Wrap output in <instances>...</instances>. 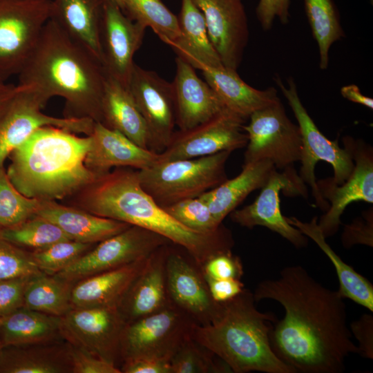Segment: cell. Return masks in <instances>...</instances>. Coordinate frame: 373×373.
Listing matches in <instances>:
<instances>
[{"instance_id":"6da1fadb","label":"cell","mask_w":373,"mask_h":373,"mask_svg":"<svg viewBox=\"0 0 373 373\" xmlns=\"http://www.w3.org/2000/svg\"><path fill=\"white\" fill-rule=\"evenodd\" d=\"M256 301L271 299L285 309L269 339L276 356L296 373H341L346 358L358 354L347 325L344 298L316 280L300 265L283 268L276 279L260 282Z\"/></svg>"},{"instance_id":"7a4b0ae2","label":"cell","mask_w":373,"mask_h":373,"mask_svg":"<svg viewBox=\"0 0 373 373\" xmlns=\"http://www.w3.org/2000/svg\"><path fill=\"white\" fill-rule=\"evenodd\" d=\"M83 207L95 215L137 226L182 248L202 269L213 256L231 250L234 240L224 225L202 233L185 227L142 188L137 170L115 169L97 178L84 189Z\"/></svg>"},{"instance_id":"3957f363","label":"cell","mask_w":373,"mask_h":373,"mask_svg":"<svg viewBox=\"0 0 373 373\" xmlns=\"http://www.w3.org/2000/svg\"><path fill=\"white\" fill-rule=\"evenodd\" d=\"M106 75L97 57L49 19L18 74V84L35 89L48 100L64 98L66 117L100 122Z\"/></svg>"},{"instance_id":"277c9868","label":"cell","mask_w":373,"mask_h":373,"mask_svg":"<svg viewBox=\"0 0 373 373\" xmlns=\"http://www.w3.org/2000/svg\"><path fill=\"white\" fill-rule=\"evenodd\" d=\"M91 142L90 135L80 137L52 126L40 128L11 152L7 175L28 198L62 199L99 177L85 164Z\"/></svg>"},{"instance_id":"5b68a950","label":"cell","mask_w":373,"mask_h":373,"mask_svg":"<svg viewBox=\"0 0 373 373\" xmlns=\"http://www.w3.org/2000/svg\"><path fill=\"white\" fill-rule=\"evenodd\" d=\"M253 292L244 288L223 302L221 315L207 325H195L191 336L222 359L234 373L253 371L296 373L273 351L270 332L277 317L256 307Z\"/></svg>"},{"instance_id":"8992f818","label":"cell","mask_w":373,"mask_h":373,"mask_svg":"<svg viewBox=\"0 0 373 373\" xmlns=\"http://www.w3.org/2000/svg\"><path fill=\"white\" fill-rule=\"evenodd\" d=\"M231 153L157 162L137 170L140 185L162 208L199 197L228 179L225 166Z\"/></svg>"},{"instance_id":"52a82bcc","label":"cell","mask_w":373,"mask_h":373,"mask_svg":"<svg viewBox=\"0 0 373 373\" xmlns=\"http://www.w3.org/2000/svg\"><path fill=\"white\" fill-rule=\"evenodd\" d=\"M275 82L294 112L300 131L303 153L299 176L311 187L316 206L326 211L329 203L318 191L315 177L316 164L320 160L329 163L334 170L333 182L341 184L350 176L354 166L350 148L343 141L345 148L342 149L338 140H329L320 131L303 105L292 78L288 79V87L278 77H276Z\"/></svg>"},{"instance_id":"ba28073f","label":"cell","mask_w":373,"mask_h":373,"mask_svg":"<svg viewBox=\"0 0 373 373\" xmlns=\"http://www.w3.org/2000/svg\"><path fill=\"white\" fill-rule=\"evenodd\" d=\"M51 0H0V80L18 75L50 17Z\"/></svg>"},{"instance_id":"9c48e42d","label":"cell","mask_w":373,"mask_h":373,"mask_svg":"<svg viewBox=\"0 0 373 373\" xmlns=\"http://www.w3.org/2000/svg\"><path fill=\"white\" fill-rule=\"evenodd\" d=\"M195 325L171 303L126 324L119 344L120 365L125 360L142 357L171 360Z\"/></svg>"},{"instance_id":"30bf717a","label":"cell","mask_w":373,"mask_h":373,"mask_svg":"<svg viewBox=\"0 0 373 373\" xmlns=\"http://www.w3.org/2000/svg\"><path fill=\"white\" fill-rule=\"evenodd\" d=\"M249 119L248 125L243 126L248 137L244 163L267 160L277 169H294L302 157L301 133L280 101L255 111Z\"/></svg>"},{"instance_id":"8fae6325","label":"cell","mask_w":373,"mask_h":373,"mask_svg":"<svg viewBox=\"0 0 373 373\" xmlns=\"http://www.w3.org/2000/svg\"><path fill=\"white\" fill-rule=\"evenodd\" d=\"M20 86L0 117V167L15 149L40 128L52 126L76 134H91L95 123L93 119L46 115L41 108L48 100L35 89Z\"/></svg>"},{"instance_id":"7c38bea8","label":"cell","mask_w":373,"mask_h":373,"mask_svg":"<svg viewBox=\"0 0 373 373\" xmlns=\"http://www.w3.org/2000/svg\"><path fill=\"white\" fill-rule=\"evenodd\" d=\"M172 244L166 238L131 225L108 238L83 254L55 276L73 284L148 256L158 247Z\"/></svg>"},{"instance_id":"4fadbf2b","label":"cell","mask_w":373,"mask_h":373,"mask_svg":"<svg viewBox=\"0 0 373 373\" xmlns=\"http://www.w3.org/2000/svg\"><path fill=\"white\" fill-rule=\"evenodd\" d=\"M246 119L224 108L211 119L187 130L174 131L157 162L194 158L246 147Z\"/></svg>"},{"instance_id":"5bb4252c","label":"cell","mask_w":373,"mask_h":373,"mask_svg":"<svg viewBox=\"0 0 373 373\" xmlns=\"http://www.w3.org/2000/svg\"><path fill=\"white\" fill-rule=\"evenodd\" d=\"M256 200L240 209L230 213L231 220L241 227L252 229L262 226L278 233L300 249L307 246V236L299 229L291 225L287 217L280 211L279 193L282 190L287 195L307 196V190L294 169L279 172L274 170L268 181L260 189Z\"/></svg>"},{"instance_id":"9a60e30c","label":"cell","mask_w":373,"mask_h":373,"mask_svg":"<svg viewBox=\"0 0 373 373\" xmlns=\"http://www.w3.org/2000/svg\"><path fill=\"white\" fill-rule=\"evenodd\" d=\"M125 325L117 307H72L61 317L64 339L117 367Z\"/></svg>"},{"instance_id":"2e32d148","label":"cell","mask_w":373,"mask_h":373,"mask_svg":"<svg viewBox=\"0 0 373 373\" xmlns=\"http://www.w3.org/2000/svg\"><path fill=\"white\" fill-rule=\"evenodd\" d=\"M171 245L166 258L169 298L196 325H209L221 315L222 303L213 300L202 269L190 256L175 249Z\"/></svg>"},{"instance_id":"e0dca14e","label":"cell","mask_w":373,"mask_h":373,"mask_svg":"<svg viewBox=\"0 0 373 373\" xmlns=\"http://www.w3.org/2000/svg\"><path fill=\"white\" fill-rule=\"evenodd\" d=\"M128 88L144 120L149 149L160 153L168 145L175 125L172 83L135 64Z\"/></svg>"},{"instance_id":"ac0fdd59","label":"cell","mask_w":373,"mask_h":373,"mask_svg":"<svg viewBox=\"0 0 373 373\" xmlns=\"http://www.w3.org/2000/svg\"><path fill=\"white\" fill-rule=\"evenodd\" d=\"M343 141L350 146L355 162L350 176L341 184L334 183L332 178L316 181L321 195L330 203L329 208L318 222L326 238L338 230L341 216L350 204L358 201L373 203L372 148L350 136L345 137Z\"/></svg>"},{"instance_id":"d6986e66","label":"cell","mask_w":373,"mask_h":373,"mask_svg":"<svg viewBox=\"0 0 373 373\" xmlns=\"http://www.w3.org/2000/svg\"><path fill=\"white\" fill-rule=\"evenodd\" d=\"M146 28L130 19L114 0H105L100 30L102 63L108 75L128 88Z\"/></svg>"},{"instance_id":"ffe728a7","label":"cell","mask_w":373,"mask_h":373,"mask_svg":"<svg viewBox=\"0 0 373 373\" xmlns=\"http://www.w3.org/2000/svg\"><path fill=\"white\" fill-rule=\"evenodd\" d=\"M202 12L210 41L223 66L237 70L249 39L240 0H193Z\"/></svg>"},{"instance_id":"44dd1931","label":"cell","mask_w":373,"mask_h":373,"mask_svg":"<svg viewBox=\"0 0 373 373\" xmlns=\"http://www.w3.org/2000/svg\"><path fill=\"white\" fill-rule=\"evenodd\" d=\"M175 64L172 82L175 124L184 131L206 122L225 107L211 86L197 75L195 68L179 57Z\"/></svg>"},{"instance_id":"7402d4cb","label":"cell","mask_w":373,"mask_h":373,"mask_svg":"<svg viewBox=\"0 0 373 373\" xmlns=\"http://www.w3.org/2000/svg\"><path fill=\"white\" fill-rule=\"evenodd\" d=\"M90 135L91 146L85 164L99 176L109 172L113 167L143 170L158 160L159 153L138 146L120 132L101 122L95 123Z\"/></svg>"},{"instance_id":"603a6c76","label":"cell","mask_w":373,"mask_h":373,"mask_svg":"<svg viewBox=\"0 0 373 373\" xmlns=\"http://www.w3.org/2000/svg\"><path fill=\"white\" fill-rule=\"evenodd\" d=\"M170 245H162L150 254L144 268L117 306L126 324L170 304L166 283V258Z\"/></svg>"},{"instance_id":"cb8c5ba5","label":"cell","mask_w":373,"mask_h":373,"mask_svg":"<svg viewBox=\"0 0 373 373\" xmlns=\"http://www.w3.org/2000/svg\"><path fill=\"white\" fill-rule=\"evenodd\" d=\"M149 256L75 283L71 291L72 307H117Z\"/></svg>"},{"instance_id":"d4e9b609","label":"cell","mask_w":373,"mask_h":373,"mask_svg":"<svg viewBox=\"0 0 373 373\" xmlns=\"http://www.w3.org/2000/svg\"><path fill=\"white\" fill-rule=\"evenodd\" d=\"M104 1L51 0L50 2V19L101 63L100 30Z\"/></svg>"},{"instance_id":"484cf974","label":"cell","mask_w":373,"mask_h":373,"mask_svg":"<svg viewBox=\"0 0 373 373\" xmlns=\"http://www.w3.org/2000/svg\"><path fill=\"white\" fill-rule=\"evenodd\" d=\"M59 227L71 240L96 244L126 229L128 223L101 217L87 211L41 200L36 214Z\"/></svg>"},{"instance_id":"4316f807","label":"cell","mask_w":373,"mask_h":373,"mask_svg":"<svg viewBox=\"0 0 373 373\" xmlns=\"http://www.w3.org/2000/svg\"><path fill=\"white\" fill-rule=\"evenodd\" d=\"M200 70L224 106L246 119L255 111L280 100L274 88L256 89L245 83L235 70L221 66L204 67Z\"/></svg>"},{"instance_id":"83f0119b","label":"cell","mask_w":373,"mask_h":373,"mask_svg":"<svg viewBox=\"0 0 373 373\" xmlns=\"http://www.w3.org/2000/svg\"><path fill=\"white\" fill-rule=\"evenodd\" d=\"M0 373H72L68 342L3 347Z\"/></svg>"},{"instance_id":"f1b7e54d","label":"cell","mask_w":373,"mask_h":373,"mask_svg":"<svg viewBox=\"0 0 373 373\" xmlns=\"http://www.w3.org/2000/svg\"><path fill=\"white\" fill-rule=\"evenodd\" d=\"M275 169L273 163L267 160L244 163L237 176L226 180L199 197L206 202L215 220L222 223L248 195L265 186Z\"/></svg>"},{"instance_id":"f546056e","label":"cell","mask_w":373,"mask_h":373,"mask_svg":"<svg viewBox=\"0 0 373 373\" xmlns=\"http://www.w3.org/2000/svg\"><path fill=\"white\" fill-rule=\"evenodd\" d=\"M101 123L149 149L144 120L127 87L107 74L101 104Z\"/></svg>"},{"instance_id":"4dcf8cb0","label":"cell","mask_w":373,"mask_h":373,"mask_svg":"<svg viewBox=\"0 0 373 373\" xmlns=\"http://www.w3.org/2000/svg\"><path fill=\"white\" fill-rule=\"evenodd\" d=\"M178 19L180 35L171 46L177 57L195 69L224 66L210 41L204 16L193 0H181Z\"/></svg>"},{"instance_id":"1f68e13d","label":"cell","mask_w":373,"mask_h":373,"mask_svg":"<svg viewBox=\"0 0 373 373\" xmlns=\"http://www.w3.org/2000/svg\"><path fill=\"white\" fill-rule=\"evenodd\" d=\"M0 337L3 347L62 340L61 317L22 307L1 318Z\"/></svg>"},{"instance_id":"d6a6232c","label":"cell","mask_w":373,"mask_h":373,"mask_svg":"<svg viewBox=\"0 0 373 373\" xmlns=\"http://www.w3.org/2000/svg\"><path fill=\"white\" fill-rule=\"evenodd\" d=\"M287 222L311 238L334 265L339 282L338 293L371 312H373V285L363 276L346 264L327 243L326 238L318 225L317 217L303 222L295 217H287Z\"/></svg>"},{"instance_id":"836d02e7","label":"cell","mask_w":373,"mask_h":373,"mask_svg":"<svg viewBox=\"0 0 373 373\" xmlns=\"http://www.w3.org/2000/svg\"><path fill=\"white\" fill-rule=\"evenodd\" d=\"M73 285L55 275L41 273L34 276L27 285L23 307L61 317L72 308Z\"/></svg>"},{"instance_id":"e575fe53","label":"cell","mask_w":373,"mask_h":373,"mask_svg":"<svg viewBox=\"0 0 373 373\" xmlns=\"http://www.w3.org/2000/svg\"><path fill=\"white\" fill-rule=\"evenodd\" d=\"M123 1V12L146 28H151L163 42L171 46L178 39V19L161 0Z\"/></svg>"},{"instance_id":"d590c367","label":"cell","mask_w":373,"mask_h":373,"mask_svg":"<svg viewBox=\"0 0 373 373\" xmlns=\"http://www.w3.org/2000/svg\"><path fill=\"white\" fill-rule=\"evenodd\" d=\"M305 10L319 49L320 68L327 69L329 50L344 37L338 15L332 0H304Z\"/></svg>"},{"instance_id":"8d00e7d4","label":"cell","mask_w":373,"mask_h":373,"mask_svg":"<svg viewBox=\"0 0 373 373\" xmlns=\"http://www.w3.org/2000/svg\"><path fill=\"white\" fill-rule=\"evenodd\" d=\"M0 237L12 244L31 251L57 242L71 240L59 227L35 215L15 226L0 229Z\"/></svg>"},{"instance_id":"74e56055","label":"cell","mask_w":373,"mask_h":373,"mask_svg":"<svg viewBox=\"0 0 373 373\" xmlns=\"http://www.w3.org/2000/svg\"><path fill=\"white\" fill-rule=\"evenodd\" d=\"M171 373H229L230 367L191 335L170 360Z\"/></svg>"},{"instance_id":"f35d334b","label":"cell","mask_w":373,"mask_h":373,"mask_svg":"<svg viewBox=\"0 0 373 373\" xmlns=\"http://www.w3.org/2000/svg\"><path fill=\"white\" fill-rule=\"evenodd\" d=\"M41 200L21 193L0 167V229L21 223L36 214Z\"/></svg>"},{"instance_id":"ab89813d","label":"cell","mask_w":373,"mask_h":373,"mask_svg":"<svg viewBox=\"0 0 373 373\" xmlns=\"http://www.w3.org/2000/svg\"><path fill=\"white\" fill-rule=\"evenodd\" d=\"M94 245L65 240L30 253L38 269L44 274L52 276L72 264Z\"/></svg>"},{"instance_id":"60d3db41","label":"cell","mask_w":373,"mask_h":373,"mask_svg":"<svg viewBox=\"0 0 373 373\" xmlns=\"http://www.w3.org/2000/svg\"><path fill=\"white\" fill-rule=\"evenodd\" d=\"M163 209L179 222L198 232H214L223 226L215 220L200 197L184 200Z\"/></svg>"},{"instance_id":"b9f144b4","label":"cell","mask_w":373,"mask_h":373,"mask_svg":"<svg viewBox=\"0 0 373 373\" xmlns=\"http://www.w3.org/2000/svg\"><path fill=\"white\" fill-rule=\"evenodd\" d=\"M41 273L34 262L30 251L0 237V280L35 276Z\"/></svg>"},{"instance_id":"7bdbcfd3","label":"cell","mask_w":373,"mask_h":373,"mask_svg":"<svg viewBox=\"0 0 373 373\" xmlns=\"http://www.w3.org/2000/svg\"><path fill=\"white\" fill-rule=\"evenodd\" d=\"M32 276L0 280V318L23 307L25 291Z\"/></svg>"},{"instance_id":"ee69618b","label":"cell","mask_w":373,"mask_h":373,"mask_svg":"<svg viewBox=\"0 0 373 373\" xmlns=\"http://www.w3.org/2000/svg\"><path fill=\"white\" fill-rule=\"evenodd\" d=\"M204 276L215 279H240L243 275V266L240 258L231 250L211 257L202 268Z\"/></svg>"},{"instance_id":"f6af8a7d","label":"cell","mask_w":373,"mask_h":373,"mask_svg":"<svg viewBox=\"0 0 373 373\" xmlns=\"http://www.w3.org/2000/svg\"><path fill=\"white\" fill-rule=\"evenodd\" d=\"M72 373H122L115 365L68 342Z\"/></svg>"},{"instance_id":"bcb514c9","label":"cell","mask_w":373,"mask_h":373,"mask_svg":"<svg viewBox=\"0 0 373 373\" xmlns=\"http://www.w3.org/2000/svg\"><path fill=\"white\" fill-rule=\"evenodd\" d=\"M343 247L350 249L356 245L373 247L372 208L366 211L361 217L346 224L341 235Z\"/></svg>"},{"instance_id":"7dc6e473","label":"cell","mask_w":373,"mask_h":373,"mask_svg":"<svg viewBox=\"0 0 373 373\" xmlns=\"http://www.w3.org/2000/svg\"><path fill=\"white\" fill-rule=\"evenodd\" d=\"M350 329L357 340L358 354L367 359H373V316L363 314L351 323Z\"/></svg>"},{"instance_id":"c3c4849f","label":"cell","mask_w":373,"mask_h":373,"mask_svg":"<svg viewBox=\"0 0 373 373\" xmlns=\"http://www.w3.org/2000/svg\"><path fill=\"white\" fill-rule=\"evenodd\" d=\"M289 7V0H260L256 15L262 28L265 30L270 29L276 17L282 23H288Z\"/></svg>"},{"instance_id":"681fc988","label":"cell","mask_w":373,"mask_h":373,"mask_svg":"<svg viewBox=\"0 0 373 373\" xmlns=\"http://www.w3.org/2000/svg\"><path fill=\"white\" fill-rule=\"evenodd\" d=\"M119 369L122 373H171L170 360L150 357L125 360Z\"/></svg>"},{"instance_id":"f907efd6","label":"cell","mask_w":373,"mask_h":373,"mask_svg":"<svg viewBox=\"0 0 373 373\" xmlns=\"http://www.w3.org/2000/svg\"><path fill=\"white\" fill-rule=\"evenodd\" d=\"M210 294L214 300L223 303L239 294L244 289L240 279H215L204 276Z\"/></svg>"},{"instance_id":"816d5d0a","label":"cell","mask_w":373,"mask_h":373,"mask_svg":"<svg viewBox=\"0 0 373 373\" xmlns=\"http://www.w3.org/2000/svg\"><path fill=\"white\" fill-rule=\"evenodd\" d=\"M342 96L354 103L361 104L368 108H373V99L362 94L355 84L344 86L341 89Z\"/></svg>"},{"instance_id":"f5cc1de1","label":"cell","mask_w":373,"mask_h":373,"mask_svg":"<svg viewBox=\"0 0 373 373\" xmlns=\"http://www.w3.org/2000/svg\"><path fill=\"white\" fill-rule=\"evenodd\" d=\"M21 86L3 83L0 86V117L7 108L11 100L21 89Z\"/></svg>"},{"instance_id":"db71d44e","label":"cell","mask_w":373,"mask_h":373,"mask_svg":"<svg viewBox=\"0 0 373 373\" xmlns=\"http://www.w3.org/2000/svg\"><path fill=\"white\" fill-rule=\"evenodd\" d=\"M118 6L120 7L122 10H124V1L123 0H114Z\"/></svg>"},{"instance_id":"11a10c76","label":"cell","mask_w":373,"mask_h":373,"mask_svg":"<svg viewBox=\"0 0 373 373\" xmlns=\"http://www.w3.org/2000/svg\"><path fill=\"white\" fill-rule=\"evenodd\" d=\"M1 318H0V324H1ZM2 348H3V345H2V343H1V337H0V354H1Z\"/></svg>"},{"instance_id":"9f6ffc18","label":"cell","mask_w":373,"mask_h":373,"mask_svg":"<svg viewBox=\"0 0 373 373\" xmlns=\"http://www.w3.org/2000/svg\"><path fill=\"white\" fill-rule=\"evenodd\" d=\"M3 83L5 82L0 80V86L2 85Z\"/></svg>"},{"instance_id":"6f0895ef","label":"cell","mask_w":373,"mask_h":373,"mask_svg":"<svg viewBox=\"0 0 373 373\" xmlns=\"http://www.w3.org/2000/svg\"><path fill=\"white\" fill-rule=\"evenodd\" d=\"M41 1H46V0H41Z\"/></svg>"}]
</instances>
